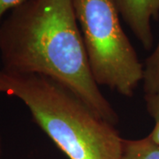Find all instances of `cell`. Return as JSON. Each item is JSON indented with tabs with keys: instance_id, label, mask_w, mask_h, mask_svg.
I'll use <instances>...</instances> for the list:
<instances>
[{
	"instance_id": "cell-7",
	"label": "cell",
	"mask_w": 159,
	"mask_h": 159,
	"mask_svg": "<svg viewBox=\"0 0 159 159\" xmlns=\"http://www.w3.org/2000/svg\"><path fill=\"white\" fill-rule=\"evenodd\" d=\"M146 109L155 121V125L148 136L159 144V91L144 95Z\"/></svg>"
},
{
	"instance_id": "cell-9",
	"label": "cell",
	"mask_w": 159,
	"mask_h": 159,
	"mask_svg": "<svg viewBox=\"0 0 159 159\" xmlns=\"http://www.w3.org/2000/svg\"><path fill=\"white\" fill-rule=\"evenodd\" d=\"M1 155H2V137L0 134V158H1Z\"/></svg>"
},
{
	"instance_id": "cell-4",
	"label": "cell",
	"mask_w": 159,
	"mask_h": 159,
	"mask_svg": "<svg viewBox=\"0 0 159 159\" xmlns=\"http://www.w3.org/2000/svg\"><path fill=\"white\" fill-rule=\"evenodd\" d=\"M121 16L145 50L154 44L151 21L159 16V0H113Z\"/></svg>"
},
{
	"instance_id": "cell-6",
	"label": "cell",
	"mask_w": 159,
	"mask_h": 159,
	"mask_svg": "<svg viewBox=\"0 0 159 159\" xmlns=\"http://www.w3.org/2000/svg\"><path fill=\"white\" fill-rule=\"evenodd\" d=\"M142 85L145 94L159 91V41L156 49L145 61Z\"/></svg>"
},
{
	"instance_id": "cell-3",
	"label": "cell",
	"mask_w": 159,
	"mask_h": 159,
	"mask_svg": "<svg viewBox=\"0 0 159 159\" xmlns=\"http://www.w3.org/2000/svg\"><path fill=\"white\" fill-rule=\"evenodd\" d=\"M74 4L97 85L133 97L143 80L144 65L121 27L113 0H74Z\"/></svg>"
},
{
	"instance_id": "cell-2",
	"label": "cell",
	"mask_w": 159,
	"mask_h": 159,
	"mask_svg": "<svg viewBox=\"0 0 159 159\" xmlns=\"http://www.w3.org/2000/svg\"><path fill=\"white\" fill-rule=\"evenodd\" d=\"M0 93L25 103L69 159H119L124 139L73 91L44 75L0 69Z\"/></svg>"
},
{
	"instance_id": "cell-5",
	"label": "cell",
	"mask_w": 159,
	"mask_h": 159,
	"mask_svg": "<svg viewBox=\"0 0 159 159\" xmlns=\"http://www.w3.org/2000/svg\"><path fill=\"white\" fill-rule=\"evenodd\" d=\"M119 159H159V144L148 136L139 140H125Z\"/></svg>"
},
{
	"instance_id": "cell-1",
	"label": "cell",
	"mask_w": 159,
	"mask_h": 159,
	"mask_svg": "<svg viewBox=\"0 0 159 159\" xmlns=\"http://www.w3.org/2000/svg\"><path fill=\"white\" fill-rule=\"evenodd\" d=\"M0 57L3 69L55 80L100 118L118 124L91 73L74 0H27L14 8L0 24Z\"/></svg>"
},
{
	"instance_id": "cell-8",
	"label": "cell",
	"mask_w": 159,
	"mask_h": 159,
	"mask_svg": "<svg viewBox=\"0 0 159 159\" xmlns=\"http://www.w3.org/2000/svg\"><path fill=\"white\" fill-rule=\"evenodd\" d=\"M27 0H0V24L7 12H10Z\"/></svg>"
}]
</instances>
